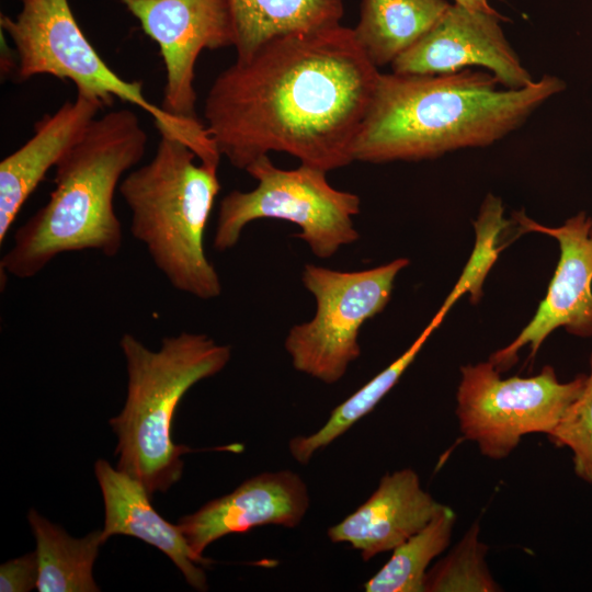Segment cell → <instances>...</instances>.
<instances>
[{"mask_svg":"<svg viewBox=\"0 0 592 592\" xmlns=\"http://www.w3.org/2000/svg\"><path fill=\"white\" fill-rule=\"evenodd\" d=\"M20 2L15 18L0 15L1 32L12 41L18 57L15 82L48 75L70 80L78 94L95 98L104 106L117 98L148 113L160 135L184 143L201 162L219 164L221 156L205 124L166 112L145 96L141 81L125 80L113 71L79 26L69 0Z\"/></svg>","mask_w":592,"mask_h":592,"instance_id":"obj_6","label":"cell"},{"mask_svg":"<svg viewBox=\"0 0 592 592\" xmlns=\"http://www.w3.org/2000/svg\"><path fill=\"white\" fill-rule=\"evenodd\" d=\"M565 89L566 82L554 75L509 89L489 71L471 68L437 75L380 73L354 161H419L490 146Z\"/></svg>","mask_w":592,"mask_h":592,"instance_id":"obj_2","label":"cell"},{"mask_svg":"<svg viewBox=\"0 0 592 592\" xmlns=\"http://www.w3.org/2000/svg\"><path fill=\"white\" fill-rule=\"evenodd\" d=\"M409 263L398 258L358 271L306 264L301 282L316 300V312L285 338L293 367L327 385L339 382L361 355L362 326L385 309L397 275Z\"/></svg>","mask_w":592,"mask_h":592,"instance_id":"obj_8","label":"cell"},{"mask_svg":"<svg viewBox=\"0 0 592 592\" xmlns=\"http://www.w3.org/2000/svg\"><path fill=\"white\" fill-rule=\"evenodd\" d=\"M489 362L460 367L456 415L466 440L477 443L481 454L502 459L530 433L548 434L582 392L587 375L558 380L546 365L531 377L502 378Z\"/></svg>","mask_w":592,"mask_h":592,"instance_id":"obj_9","label":"cell"},{"mask_svg":"<svg viewBox=\"0 0 592 592\" xmlns=\"http://www.w3.org/2000/svg\"><path fill=\"white\" fill-rule=\"evenodd\" d=\"M309 504L308 488L299 475L289 469L266 471L180 517L177 525L192 550L203 556L212 543L230 534L265 525L295 528Z\"/></svg>","mask_w":592,"mask_h":592,"instance_id":"obj_13","label":"cell"},{"mask_svg":"<svg viewBox=\"0 0 592 592\" xmlns=\"http://www.w3.org/2000/svg\"><path fill=\"white\" fill-rule=\"evenodd\" d=\"M443 319L444 315L437 311L413 343L389 366L338 405L320 429L309 435L291 439L288 451L292 457L297 463L307 465L317 452L329 446L367 415L397 384Z\"/></svg>","mask_w":592,"mask_h":592,"instance_id":"obj_20","label":"cell"},{"mask_svg":"<svg viewBox=\"0 0 592 592\" xmlns=\"http://www.w3.org/2000/svg\"><path fill=\"white\" fill-rule=\"evenodd\" d=\"M589 362L590 373L582 392L547 436L557 447L571 449L576 475L592 483V353Z\"/></svg>","mask_w":592,"mask_h":592,"instance_id":"obj_24","label":"cell"},{"mask_svg":"<svg viewBox=\"0 0 592 592\" xmlns=\"http://www.w3.org/2000/svg\"><path fill=\"white\" fill-rule=\"evenodd\" d=\"M589 235H590V238L592 239V217H591V224H590Z\"/></svg>","mask_w":592,"mask_h":592,"instance_id":"obj_28","label":"cell"},{"mask_svg":"<svg viewBox=\"0 0 592 592\" xmlns=\"http://www.w3.org/2000/svg\"><path fill=\"white\" fill-rule=\"evenodd\" d=\"M379 76L353 29L281 35L216 77L205 126L238 169L278 151L328 173L354 161Z\"/></svg>","mask_w":592,"mask_h":592,"instance_id":"obj_1","label":"cell"},{"mask_svg":"<svg viewBox=\"0 0 592 592\" xmlns=\"http://www.w3.org/2000/svg\"><path fill=\"white\" fill-rule=\"evenodd\" d=\"M147 143V133L130 110L95 117L55 166V187L47 203L15 230L1 258V273L31 278L66 252L118 254L123 234L114 194L123 175L143 159Z\"/></svg>","mask_w":592,"mask_h":592,"instance_id":"obj_3","label":"cell"},{"mask_svg":"<svg viewBox=\"0 0 592 592\" xmlns=\"http://www.w3.org/2000/svg\"><path fill=\"white\" fill-rule=\"evenodd\" d=\"M513 219L521 232L535 231L556 239L560 253L534 317L510 344L490 355L488 361L500 373L516 363L519 352L526 345L531 350L528 360L533 361L546 338L559 327L577 337H592L591 217L580 212L559 227L538 224L523 210L513 213Z\"/></svg>","mask_w":592,"mask_h":592,"instance_id":"obj_11","label":"cell"},{"mask_svg":"<svg viewBox=\"0 0 592 592\" xmlns=\"http://www.w3.org/2000/svg\"><path fill=\"white\" fill-rule=\"evenodd\" d=\"M18 66L15 50L10 49L3 33L1 32V75L4 77L14 75Z\"/></svg>","mask_w":592,"mask_h":592,"instance_id":"obj_26","label":"cell"},{"mask_svg":"<svg viewBox=\"0 0 592 592\" xmlns=\"http://www.w3.org/2000/svg\"><path fill=\"white\" fill-rule=\"evenodd\" d=\"M27 520L36 539L37 591H100L94 582L93 565L100 547L106 542L102 531H93L84 537L75 538L35 509L29 511Z\"/></svg>","mask_w":592,"mask_h":592,"instance_id":"obj_19","label":"cell"},{"mask_svg":"<svg viewBox=\"0 0 592 592\" xmlns=\"http://www.w3.org/2000/svg\"><path fill=\"white\" fill-rule=\"evenodd\" d=\"M155 41L166 68L161 107L196 118L195 65L200 54L235 45L228 0H119Z\"/></svg>","mask_w":592,"mask_h":592,"instance_id":"obj_10","label":"cell"},{"mask_svg":"<svg viewBox=\"0 0 592 592\" xmlns=\"http://www.w3.org/2000/svg\"><path fill=\"white\" fill-rule=\"evenodd\" d=\"M103 107L100 100L77 93L75 100L38 119L33 136L0 162V244L48 170L55 168Z\"/></svg>","mask_w":592,"mask_h":592,"instance_id":"obj_15","label":"cell"},{"mask_svg":"<svg viewBox=\"0 0 592 592\" xmlns=\"http://www.w3.org/2000/svg\"><path fill=\"white\" fill-rule=\"evenodd\" d=\"M237 58L254 53L270 39L340 24L343 0H228Z\"/></svg>","mask_w":592,"mask_h":592,"instance_id":"obj_18","label":"cell"},{"mask_svg":"<svg viewBox=\"0 0 592 592\" xmlns=\"http://www.w3.org/2000/svg\"><path fill=\"white\" fill-rule=\"evenodd\" d=\"M449 5L446 0H362L353 33L374 66H391L436 24Z\"/></svg>","mask_w":592,"mask_h":592,"instance_id":"obj_17","label":"cell"},{"mask_svg":"<svg viewBox=\"0 0 592 592\" xmlns=\"http://www.w3.org/2000/svg\"><path fill=\"white\" fill-rule=\"evenodd\" d=\"M94 474L104 501V539L113 535L141 539L167 555L193 589L206 591L207 578L198 565L213 560L194 553L179 526L158 514L144 485L105 459L95 462Z\"/></svg>","mask_w":592,"mask_h":592,"instance_id":"obj_16","label":"cell"},{"mask_svg":"<svg viewBox=\"0 0 592 592\" xmlns=\"http://www.w3.org/2000/svg\"><path fill=\"white\" fill-rule=\"evenodd\" d=\"M506 225L501 198L488 194L481 204L477 220L474 221L477 235L474 252L458 282L439 310L446 315L453 304L467 292L470 293L471 301L477 303L480 299L485 276L498 257L499 249L494 247L497 236Z\"/></svg>","mask_w":592,"mask_h":592,"instance_id":"obj_23","label":"cell"},{"mask_svg":"<svg viewBox=\"0 0 592 592\" xmlns=\"http://www.w3.org/2000/svg\"><path fill=\"white\" fill-rule=\"evenodd\" d=\"M196 159L184 143L160 135L155 156L129 171L118 191L132 213L133 237L170 285L208 300L221 294L219 275L204 249L220 183L218 167Z\"/></svg>","mask_w":592,"mask_h":592,"instance_id":"obj_5","label":"cell"},{"mask_svg":"<svg viewBox=\"0 0 592 592\" xmlns=\"http://www.w3.org/2000/svg\"><path fill=\"white\" fill-rule=\"evenodd\" d=\"M258 182L248 192L234 190L219 203L213 247H235L244 227L257 219L274 218L300 228L304 240L318 258H330L342 247L358 240L353 217L360 213L358 195L338 190L327 172L306 164L281 169L262 156L246 168Z\"/></svg>","mask_w":592,"mask_h":592,"instance_id":"obj_7","label":"cell"},{"mask_svg":"<svg viewBox=\"0 0 592 592\" xmlns=\"http://www.w3.org/2000/svg\"><path fill=\"white\" fill-rule=\"evenodd\" d=\"M442 506L421 487L418 474L403 468L384 475L372 496L327 534L332 543L349 544L368 561L392 551L423 528Z\"/></svg>","mask_w":592,"mask_h":592,"instance_id":"obj_14","label":"cell"},{"mask_svg":"<svg viewBox=\"0 0 592 592\" xmlns=\"http://www.w3.org/2000/svg\"><path fill=\"white\" fill-rule=\"evenodd\" d=\"M37 553L31 551L0 566L1 592H27L37 587Z\"/></svg>","mask_w":592,"mask_h":592,"instance_id":"obj_25","label":"cell"},{"mask_svg":"<svg viewBox=\"0 0 592 592\" xmlns=\"http://www.w3.org/2000/svg\"><path fill=\"white\" fill-rule=\"evenodd\" d=\"M455 512L443 505L419 532L392 550L389 560L365 584L366 592H424L431 561L448 546Z\"/></svg>","mask_w":592,"mask_h":592,"instance_id":"obj_21","label":"cell"},{"mask_svg":"<svg viewBox=\"0 0 592 592\" xmlns=\"http://www.w3.org/2000/svg\"><path fill=\"white\" fill-rule=\"evenodd\" d=\"M454 2L459 3L470 10L485 11V12H497L491 5L489 0H454Z\"/></svg>","mask_w":592,"mask_h":592,"instance_id":"obj_27","label":"cell"},{"mask_svg":"<svg viewBox=\"0 0 592 592\" xmlns=\"http://www.w3.org/2000/svg\"><path fill=\"white\" fill-rule=\"evenodd\" d=\"M478 533L479 526L475 523L458 545L428 570L424 592L500 590L486 566L488 546L479 542Z\"/></svg>","mask_w":592,"mask_h":592,"instance_id":"obj_22","label":"cell"},{"mask_svg":"<svg viewBox=\"0 0 592 592\" xmlns=\"http://www.w3.org/2000/svg\"><path fill=\"white\" fill-rule=\"evenodd\" d=\"M470 67L483 68L509 89L534 81L506 39L500 14L470 10L456 2L391 64L392 72L402 75L451 73Z\"/></svg>","mask_w":592,"mask_h":592,"instance_id":"obj_12","label":"cell"},{"mask_svg":"<svg viewBox=\"0 0 592 592\" xmlns=\"http://www.w3.org/2000/svg\"><path fill=\"white\" fill-rule=\"evenodd\" d=\"M119 346L127 395L121 413L109 420L117 436L116 468L140 481L151 497L181 479L182 456L195 451L172 440L177 407L191 387L226 367L231 348L185 331L163 338L156 351L127 332Z\"/></svg>","mask_w":592,"mask_h":592,"instance_id":"obj_4","label":"cell"}]
</instances>
